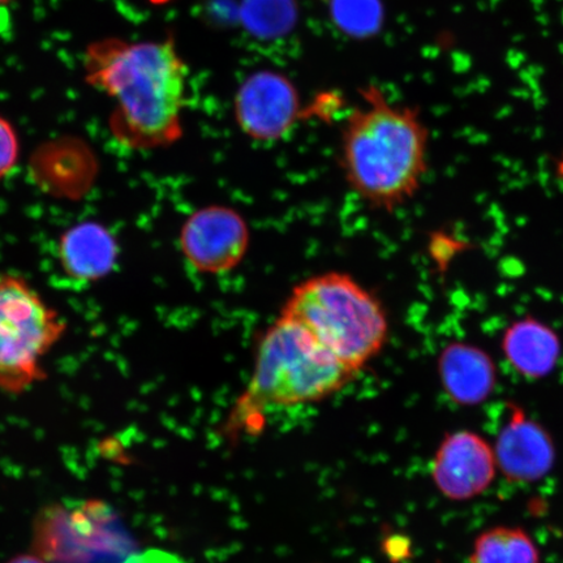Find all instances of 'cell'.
Instances as JSON below:
<instances>
[{
  "instance_id": "obj_1",
  "label": "cell",
  "mask_w": 563,
  "mask_h": 563,
  "mask_svg": "<svg viewBox=\"0 0 563 563\" xmlns=\"http://www.w3.org/2000/svg\"><path fill=\"white\" fill-rule=\"evenodd\" d=\"M84 68L87 82L114 104L110 129L119 144L132 151H156L183 137L189 75L170 35L95 42Z\"/></svg>"
},
{
  "instance_id": "obj_2",
  "label": "cell",
  "mask_w": 563,
  "mask_h": 563,
  "mask_svg": "<svg viewBox=\"0 0 563 563\" xmlns=\"http://www.w3.org/2000/svg\"><path fill=\"white\" fill-rule=\"evenodd\" d=\"M361 97L342 126L341 170L358 199L393 213L420 191L431 135L418 108L390 101L377 86Z\"/></svg>"
},
{
  "instance_id": "obj_3",
  "label": "cell",
  "mask_w": 563,
  "mask_h": 563,
  "mask_svg": "<svg viewBox=\"0 0 563 563\" xmlns=\"http://www.w3.org/2000/svg\"><path fill=\"white\" fill-rule=\"evenodd\" d=\"M253 365L249 385L222 426V435L230 442L262 432L273 408L321 402L356 377L284 316L260 338Z\"/></svg>"
},
{
  "instance_id": "obj_4",
  "label": "cell",
  "mask_w": 563,
  "mask_h": 563,
  "mask_svg": "<svg viewBox=\"0 0 563 563\" xmlns=\"http://www.w3.org/2000/svg\"><path fill=\"white\" fill-rule=\"evenodd\" d=\"M279 316L297 322L356 376L389 341L390 320L383 301L344 272L316 274L301 280Z\"/></svg>"
},
{
  "instance_id": "obj_5",
  "label": "cell",
  "mask_w": 563,
  "mask_h": 563,
  "mask_svg": "<svg viewBox=\"0 0 563 563\" xmlns=\"http://www.w3.org/2000/svg\"><path fill=\"white\" fill-rule=\"evenodd\" d=\"M66 328L24 278L0 274V390L21 394L42 382V361Z\"/></svg>"
},
{
  "instance_id": "obj_6",
  "label": "cell",
  "mask_w": 563,
  "mask_h": 563,
  "mask_svg": "<svg viewBox=\"0 0 563 563\" xmlns=\"http://www.w3.org/2000/svg\"><path fill=\"white\" fill-rule=\"evenodd\" d=\"M33 549L47 563H124L135 554L122 520L98 499L46 506L34 520Z\"/></svg>"
},
{
  "instance_id": "obj_7",
  "label": "cell",
  "mask_w": 563,
  "mask_h": 563,
  "mask_svg": "<svg viewBox=\"0 0 563 563\" xmlns=\"http://www.w3.org/2000/svg\"><path fill=\"white\" fill-rule=\"evenodd\" d=\"M251 229L241 211L228 206H208L187 217L180 229L183 257L202 276H222L235 271L249 253Z\"/></svg>"
},
{
  "instance_id": "obj_8",
  "label": "cell",
  "mask_w": 563,
  "mask_h": 563,
  "mask_svg": "<svg viewBox=\"0 0 563 563\" xmlns=\"http://www.w3.org/2000/svg\"><path fill=\"white\" fill-rule=\"evenodd\" d=\"M234 114L239 129L257 143H276L301 117L299 91L285 75L258 70L239 87Z\"/></svg>"
},
{
  "instance_id": "obj_9",
  "label": "cell",
  "mask_w": 563,
  "mask_h": 563,
  "mask_svg": "<svg viewBox=\"0 0 563 563\" xmlns=\"http://www.w3.org/2000/svg\"><path fill=\"white\" fill-rule=\"evenodd\" d=\"M497 473L493 445L468 429L448 433L435 450L431 466L434 487L454 503L483 496L495 483Z\"/></svg>"
},
{
  "instance_id": "obj_10",
  "label": "cell",
  "mask_w": 563,
  "mask_h": 563,
  "mask_svg": "<svg viewBox=\"0 0 563 563\" xmlns=\"http://www.w3.org/2000/svg\"><path fill=\"white\" fill-rule=\"evenodd\" d=\"M493 450L499 473L511 484L544 481L558 460L551 433L516 402L506 405V419Z\"/></svg>"
},
{
  "instance_id": "obj_11",
  "label": "cell",
  "mask_w": 563,
  "mask_h": 563,
  "mask_svg": "<svg viewBox=\"0 0 563 563\" xmlns=\"http://www.w3.org/2000/svg\"><path fill=\"white\" fill-rule=\"evenodd\" d=\"M435 367L443 393L457 407L482 406L497 389L498 368L495 358L476 343H446L440 351Z\"/></svg>"
},
{
  "instance_id": "obj_12",
  "label": "cell",
  "mask_w": 563,
  "mask_h": 563,
  "mask_svg": "<svg viewBox=\"0 0 563 563\" xmlns=\"http://www.w3.org/2000/svg\"><path fill=\"white\" fill-rule=\"evenodd\" d=\"M499 349L509 367L527 382L553 375L563 354L558 330L532 314L519 317L504 329Z\"/></svg>"
},
{
  "instance_id": "obj_13",
  "label": "cell",
  "mask_w": 563,
  "mask_h": 563,
  "mask_svg": "<svg viewBox=\"0 0 563 563\" xmlns=\"http://www.w3.org/2000/svg\"><path fill=\"white\" fill-rule=\"evenodd\" d=\"M118 256L115 236L98 222H81L68 229L58 245L63 273L81 285L108 277L114 271Z\"/></svg>"
},
{
  "instance_id": "obj_14",
  "label": "cell",
  "mask_w": 563,
  "mask_h": 563,
  "mask_svg": "<svg viewBox=\"0 0 563 563\" xmlns=\"http://www.w3.org/2000/svg\"><path fill=\"white\" fill-rule=\"evenodd\" d=\"M470 563H541V555L523 528L496 526L475 539Z\"/></svg>"
},
{
  "instance_id": "obj_15",
  "label": "cell",
  "mask_w": 563,
  "mask_h": 563,
  "mask_svg": "<svg viewBox=\"0 0 563 563\" xmlns=\"http://www.w3.org/2000/svg\"><path fill=\"white\" fill-rule=\"evenodd\" d=\"M19 137L13 125L0 117V179L9 175L19 159Z\"/></svg>"
},
{
  "instance_id": "obj_16",
  "label": "cell",
  "mask_w": 563,
  "mask_h": 563,
  "mask_svg": "<svg viewBox=\"0 0 563 563\" xmlns=\"http://www.w3.org/2000/svg\"><path fill=\"white\" fill-rule=\"evenodd\" d=\"M461 250V242H457L456 239L446 234H441V232H438L431 242V252L439 266H441L442 263H452L453 257L456 255L457 251Z\"/></svg>"
},
{
  "instance_id": "obj_17",
  "label": "cell",
  "mask_w": 563,
  "mask_h": 563,
  "mask_svg": "<svg viewBox=\"0 0 563 563\" xmlns=\"http://www.w3.org/2000/svg\"><path fill=\"white\" fill-rule=\"evenodd\" d=\"M124 563H185L176 555L161 551H150L145 553L132 554Z\"/></svg>"
},
{
  "instance_id": "obj_18",
  "label": "cell",
  "mask_w": 563,
  "mask_h": 563,
  "mask_svg": "<svg viewBox=\"0 0 563 563\" xmlns=\"http://www.w3.org/2000/svg\"><path fill=\"white\" fill-rule=\"evenodd\" d=\"M7 563H47L46 561L38 558V555L23 554L12 559Z\"/></svg>"
},
{
  "instance_id": "obj_19",
  "label": "cell",
  "mask_w": 563,
  "mask_h": 563,
  "mask_svg": "<svg viewBox=\"0 0 563 563\" xmlns=\"http://www.w3.org/2000/svg\"><path fill=\"white\" fill-rule=\"evenodd\" d=\"M558 175L560 176V179L563 180V154L558 162Z\"/></svg>"
},
{
  "instance_id": "obj_20",
  "label": "cell",
  "mask_w": 563,
  "mask_h": 563,
  "mask_svg": "<svg viewBox=\"0 0 563 563\" xmlns=\"http://www.w3.org/2000/svg\"><path fill=\"white\" fill-rule=\"evenodd\" d=\"M11 0H0V7L7 4V3H10Z\"/></svg>"
}]
</instances>
